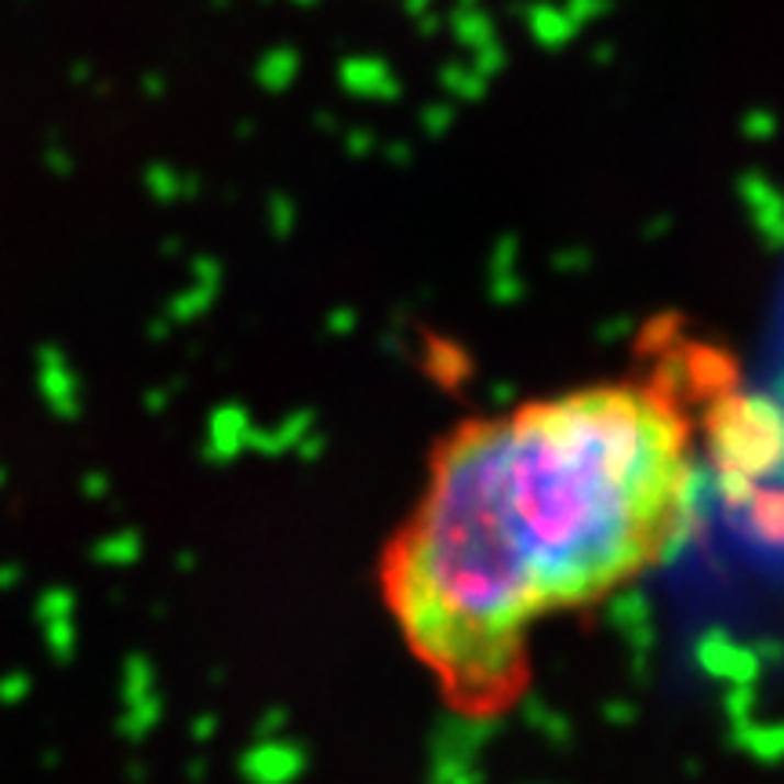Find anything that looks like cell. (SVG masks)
<instances>
[{
	"instance_id": "6da1fadb",
	"label": "cell",
	"mask_w": 784,
	"mask_h": 784,
	"mask_svg": "<svg viewBox=\"0 0 784 784\" xmlns=\"http://www.w3.org/2000/svg\"><path fill=\"white\" fill-rule=\"evenodd\" d=\"M694 494L691 422L650 385L469 418L436 444L418 505L385 545L382 600L447 705L502 716L527 691L534 628L658 567L691 527Z\"/></svg>"
}]
</instances>
